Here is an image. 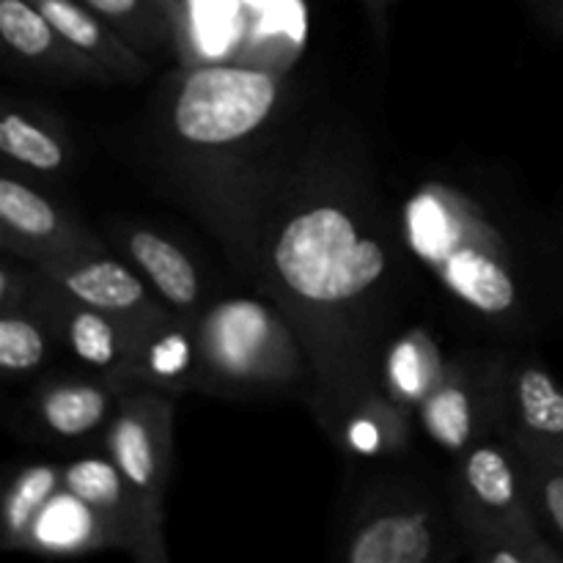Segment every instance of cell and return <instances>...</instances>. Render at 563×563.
Wrapping results in <instances>:
<instances>
[{"mask_svg": "<svg viewBox=\"0 0 563 563\" xmlns=\"http://www.w3.org/2000/svg\"><path fill=\"white\" fill-rule=\"evenodd\" d=\"M394 247L368 212L341 196H311L278 220L267 245L275 289L308 319L352 317L394 278Z\"/></svg>", "mask_w": 563, "mask_h": 563, "instance_id": "6da1fadb", "label": "cell"}, {"mask_svg": "<svg viewBox=\"0 0 563 563\" xmlns=\"http://www.w3.org/2000/svg\"><path fill=\"white\" fill-rule=\"evenodd\" d=\"M401 240L421 267L471 317L517 322L526 289L515 251L476 203L445 185H421L399 212Z\"/></svg>", "mask_w": 563, "mask_h": 563, "instance_id": "7a4b0ae2", "label": "cell"}, {"mask_svg": "<svg viewBox=\"0 0 563 563\" xmlns=\"http://www.w3.org/2000/svg\"><path fill=\"white\" fill-rule=\"evenodd\" d=\"M203 383L262 390L300 383L306 361L295 333L273 306L253 297L220 300L198 319Z\"/></svg>", "mask_w": 563, "mask_h": 563, "instance_id": "3957f363", "label": "cell"}, {"mask_svg": "<svg viewBox=\"0 0 563 563\" xmlns=\"http://www.w3.org/2000/svg\"><path fill=\"white\" fill-rule=\"evenodd\" d=\"M278 75L242 64H198L170 102V130L185 146L223 148L247 141L275 113Z\"/></svg>", "mask_w": 563, "mask_h": 563, "instance_id": "277c9868", "label": "cell"}, {"mask_svg": "<svg viewBox=\"0 0 563 563\" xmlns=\"http://www.w3.org/2000/svg\"><path fill=\"white\" fill-rule=\"evenodd\" d=\"M465 495V515L478 537L498 550L487 561H559L561 555L542 542L533 511L522 498L520 473L504 449L493 443H473L460 465Z\"/></svg>", "mask_w": 563, "mask_h": 563, "instance_id": "5b68a950", "label": "cell"}, {"mask_svg": "<svg viewBox=\"0 0 563 563\" xmlns=\"http://www.w3.org/2000/svg\"><path fill=\"white\" fill-rule=\"evenodd\" d=\"M104 445L126 482L163 504L174 460V401L168 390L124 385L115 416L104 429Z\"/></svg>", "mask_w": 563, "mask_h": 563, "instance_id": "8992f818", "label": "cell"}, {"mask_svg": "<svg viewBox=\"0 0 563 563\" xmlns=\"http://www.w3.org/2000/svg\"><path fill=\"white\" fill-rule=\"evenodd\" d=\"M64 489L102 517L113 544H124L137 559L165 561L163 504L132 487L110 456H82L64 465Z\"/></svg>", "mask_w": 563, "mask_h": 563, "instance_id": "52a82bcc", "label": "cell"}, {"mask_svg": "<svg viewBox=\"0 0 563 563\" xmlns=\"http://www.w3.org/2000/svg\"><path fill=\"white\" fill-rule=\"evenodd\" d=\"M38 275L58 286L71 300L124 322L137 339L143 330L168 317L163 308L148 300L146 286L132 269L102 253L80 251L38 262Z\"/></svg>", "mask_w": 563, "mask_h": 563, "instance_id": "ba28073f", "label": "cell"}, {"mask_svg": "<svg viewBox=\"0 0 563 563\" xmlns=\"http://www.w3.org/2000/svg\"><path fill=\"white\" fill-rule=\"evenodd\" d=\"M0 225L5 247L20 242V251L38 262L97 247L91 236H82L49 198L9 174L0 179Z\"/></svg>", "mask_w": 563, "mask_h": 563, "instance_id": "9c48e42d", "label": "cell"}, {"mask_svg": "<svg viewBox=\"0 0 563 563\" xmlns=\"http://www.w3.org/2000/svg\"><path fill=\"white\" fill-rule=\"evenodd\" d=\"M511 432L526 460L563 465V388L537 363L515 372L506 394Z\"/></svg>", "mask_w": 563, "mask_h": 563, "instance_id": "30bf717a", "label": "cell"}, {"mask_svg": "<svg viewBox=\"0 0 563 563\" xmlns=\"http://www.w3.org/2000/svg\"><path fill=\"white\" fill-rule=\"evenodd\" d=\"M42 278V275H38ZM47 286L49 297H53V311H49V322L58 324L60 335L75 352L77 361L86 366L97 368V372L110 374L119 383L132 379V361H135V344L137 335L119 322L110 313L88 308L82 302L71 300L69 295L42 278Z\"/></svg>", "mask_w": 563, "mask_h": 563, "instance_id": "8fae6325", "label": "cell"}, {"mask_svg": "<svg viewBox=\"0 0 563 563\" xmlns=\"http://www.w3.org/2000/svg\"><path fill=\"white\" fill-rule=\"evenodd\" d=\"M0 36L5 47L27 64L66 77L110 80L108 71L75 44L66 42L58 27L31 0H0Z\"/></svg>", "mask_w": 563, "mask_h": 563, "instance_id": "7c38bea8", "label": "cell"}, {"mask_svg": "<svg viewBox=\"0 0 563 563\" xmlns=\"http://www.w3.org/2000/svg\"><path fill=\"white\" fill-rule=\"evenodd\" d=\"M440 533L429 511H379L352 531L350 563H427L438 559Z\"/></svg>", "mask_w": 563, "mask_h": 563, "instance_id": "4fadbf2b", "label": "cell"}, {"mask_svg": "<svg viewBox=\"0 0 563 563\" xmlns=\"http://www.w3.org/2000/svg\"><path fill=\"white\" fill-rule=\"evenodd\" d=\"M69 44L97 60L110 80L137 82L152 66L130 42L119 36L99 14H93L80 0H31Z\"/></svg>", "mask_w": 563, "mask_h": 563, "instance_id": "5bb4252c", "label": "cell"}, {"mask_svg": "<svg viewBox=\"0 0 563 563\" xmlns=\"http://www.w3.org/2000/svg\"><path fill=\"white\" fill-rule=\"evenodd\" d=\"M126 383L110 377L108 383L97 379H69V383L49 385L36 399V418L49 434L64 440H82L108 429L110 418L119 407L121 388Z\"/></svg>", "mask_w": 563, "mask_h": 563, "instance_id": "9a60e30c", "label": "cell"}, {"mask_svg": "<svg viewBox=\"0 0 563 563\" xmlns=\"http://www.w3.org/2000/svg\"><path fill=\"white\" fill-rule=\"evenodd\" d=\"M132 383L159 390H185L203 383L201 350L196 330H185L170 317L141 333L132 361Z\"/></svg>", "mask_w": 563, "mask_h": 563, "instance_id": "2e32d148", "label": "cell"}, {"mask_svg": "<svg viewBox=\"0 0 563 563\" xmlns=\"http://www.w3.org/2000/svg\"><path fill=\"white\" fill-rule=\"evenodd\" d=\"M126 256L143 278L176 311H192L201 302V278L187 253L157 231L135 229L126 234Z\"/></svg>", "mask_w": 563, "mask_h": 563, "instance_id": "e0dca14e", "label": "cell"}, {"mask_svg": "<svg viewBox=\"0 0 563 563\" xmlns=\"http://www.w3.org/2000/svg\"><path fill=\"white\" fill-rule=\"evenodd\" d=\"M110 544H113V539H110L102 517L91 506L82 504L77 495H71L69 489H58L31 526L22 548L36 550V553L64 555L110 548Z\"/></svg>", "mask_w": 563, "mask_h": 563, "instance_id": "ac0fdd59", "label": "cell"}, {"mask_svg": "<svg viewBox=\"0 0 563 563\" xmlns=\"http://www.w3.org/2000/svg\"><path fill=\"white\" fill-rule=\"evenodd\" d=\"M418 421L427 438L449 454H465L478 434V401L473 385L460 368L449 372L438 388L423 396Z\"/></svg>", "mask_w": 563, "mask_h": 563, "instance_id": "d6986e66", "label": "cell"}, {"mask_svg": "<svg viewBox=\"0 0 563 563\" xmlns=\"http://www.w3.org/2000/svg\"><path fill=\"white\" fill-rule=\"evenodd\" d=\"M443 357L440 346L423 330H410L385 350L383 383L390 399L401 410H410L423 401V396L443 383Z\"/></svg>", "mask_w": 563, "mask_h": 563, "instance_id": "ffe728a7", "label": "cell"}, {"mask_svg": "<svg viewBox=\"0 0 563 563\" xmlns=\"http://www.w3.org/2000/svg\"><path fill=\"white\" fill-rule=\"evenodd\" d=\"M174 33H187L203 58L223 55L242 33L240 0H170Z\"/></svg>", "mask_w": 563, "mask_h": 563, "instance_id": "44dd1931", "label": "cell"}, {"mask_svg": "<svg viewBox=\"0 0 563 563\" xmlns=\"http://www.w3.org/2000/svg\"><path fill=\"white\" fill-rule=\"evenodd\" d=\"M64 489V467L53 465H31L22 467L11 484L5 487L3 506H0V520H3V539L9 548H22L27 531L42 515L44 506L53 500V495Z\"/></svg>", "mask_w": 563, "mask_h": 563, "instance_id": "7402d4cb", "label": "cell"}, {"mask_svg": "<svg viewBox=\"0 0 563 563\" xmlns=\"http://www.w3.org/2000/svg\"><path fill=\"white\" fill-rule=\"evenodd\" d=\"M102 16L124 42L135 44L137 53L157 49L168 33H174L170 0H80Z\"/></svg>", "mask_w": 563, "mask_h": 563, "instance_id": "603a6c76", "label": "cell"}, {"mask_svg": "<svg viewBox=\"0 0 563 563\" xmlns=\"http://www.w3.org/2000/svg\"><path fill=\"white\" fill-rule=\"evenodd\" d=\"M0 152L11 163L42 174H55L66 165V146L60 137L20 110H5L0 119Z\"/></svg>", "mask_w": 563, "mask_h": 563, "instance_id": "cb8c5ba5", "label": "cell"}, {"mask_svg": "<svg viewBox=\"0 0 563 563\" xmlns=\"http://www.w3.org/2000/svg\"><path fill=\"white\" fill-rule=\"evenodd\" d=\"M47 330L20 308H3L0 317V368L5 374H25L47 361Z\"/></svg>", "mask_w": 563, "mask_h": 563, "instance_id": "d4e9b609", "label": "cell"}, {"mask_svg": "<svg viewBox=\"0 0 563 563\" xmlns=\"http://www.w3.org/2000/svg\"><path fill=\"white\" fill-rule=\"evenodd\" d=\"M528 462H531V478L526 476V482L531 484L537 509L548 517L550 526L563 539V465H548V462L537 460Z\"/></svg>", "mask_w": 563, "mask_h": 563, "instance_id": "484cf974", "label": "cell"}]
</instances>
